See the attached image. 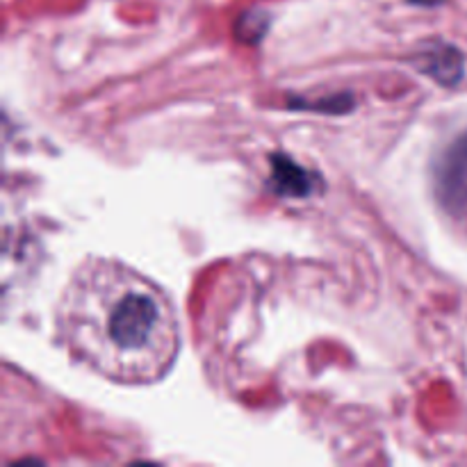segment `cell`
<instances>
[{
	"label": "cell",
	"mask_w": 467,
	"mask_h": 467,
	"mask_svg": "<svg viewBox=\"0 0 467 467\" xmlns=\"http://www.w3.org/2000/svg\"><path fill=\"white\" fill-rule=\"evenodd\" d=\"M55 328L78 363L121 386L160 381L181 351L171 299L114 258H87L73 269L55 308Z\"/></svg>",
	"instance_id": "1"
},
{
	"label": "cell",
	"mask_w": 467,
	"mask_h": 467,
	"mask_svg": "<svg viewBox=\"0 0 467 467\" xmlns=\"http://www.w3.org/2000/svg\"><path fill=\"white\" fill-rule=\"evenodd\" d=\"M445 182L450 185L451 196H456V192H459V196L467 194V140L450 155V167L445 171Z\"/></svg>",
	"instance_id": "2"
},
{
	"label": "cell",
	"mask_w": 467,
	"mask_h": 467,
	"mask_svg": "<svg viewBox=\"0 0 467 467\" xmlns=\"http://www.w3.org/2000/svg\"><path fill=\"white\" fill-rule=\"evenodd\" d=\"M413 3H422V5H433V3H438V0H413Z\"/></svg>",
	"instance_id": "3"
}]
</instances>
